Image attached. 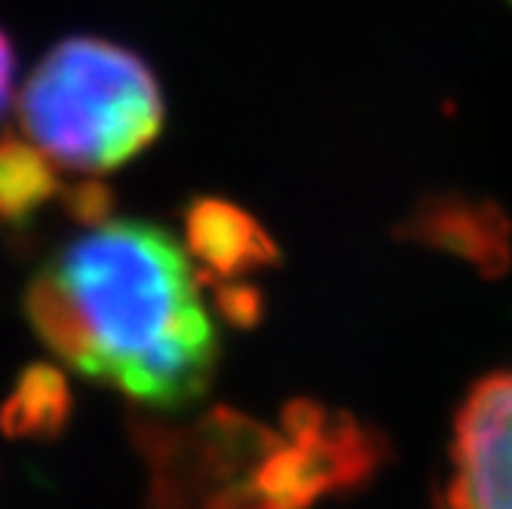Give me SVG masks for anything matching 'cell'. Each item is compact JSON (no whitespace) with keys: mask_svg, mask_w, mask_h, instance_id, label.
<instances>
[{"mask_svg":"<svg viewBox=\"0 0 512 509\" xmlns=\"http://www.w3.org/2000/svg\"><path fill=\"white\" fill-rule=\"evenodd\" d=\"M25 307L50 350L129 399L175 408L215 372L191 261L154 224H92L28 286Z\"/></svg>","mask_w":512,"mask_h":509,"instance_id":"6da1fadb","label":"cell"},{"mask_svg":"<svg viewBox=\"0 0 512 509\" xmlns=\"http://www.w3.org/2000/svg\"><path fill=\"white\" fill-rule=\"evenodd\" d=\"M19 114L40 151L77 172H108L142 154L163 129L151 68L102 37H68L28 77Z\"/></svg>","mask_w":512,"mask_h":509,"instance_id":"7a4b0ae2","label":"cell"},{"mask_svg":"<svg viewBox=\"0 0 512 509\" xmlns=\"http://www.w3.org/2000/svg\"><path fill=\"white\" fill-rule=\"evenodd\" d=\"M445 509H512V372L479 381L463 399Z\"/></svg>","mask_w":512,"mask_h":509,"instance_id":"3957f363","label":"cell"},{"mask_svg":"<svg viewBox=\"0 0 512 509\" xmlns=\"http://www.w3.org/2000/svg\"><path fill=\"white\" fill-rule=\"evenodd\" d=\"M184 224H188L191 252L212 273L227 276V280L276 261V246L264 234V227L227 200H194L184 215Z\"/></svg>","mask_w":512,"mask_h":509,"instance_id":"277c9868","label":"cell"},{"mask_svg":"<svg viewBox=\"0 0 512 509\" xmlns=\"http://www.w3.org/2000/svg\"><path fill=\"white\" fill-rule=\"evenodd\" d=\"M62 184L46 160L19 138H0V227H19L43 209Z\"/></svg>","mask_w":512,"mask_h":509,"instance_id":"5b68a950","label":"cell"},{"mask_svg":"<svg viewBox=\"0 0 512 509\" xmlns=\"http://www.w3.org/2000/svg\"><path fill=\"white\" fill-rule=\"evenodd\" d=\"M68 414V387L56 368H28L4 411V427L19 436H40L62 427Z\"/></svg>","mask_w":512,"mask_h":509,"instance_id":"8992f818","label":"cell"},{"mask_svg":"<svg viewBox=\"0 0 512 509\" xmlns=\"http://www.w3.org/2000/svg\"><path fill=\"white\" fill-rule=\"evenodd\" d=\"M491 209L488 206H476V203H463V200H439L433 206L424 209L421 215V230L433 240H460V249H473L482 252L491 243H500L503 227L491 224Z\"/></svg>","mask_w":512,"mask_h":509,"instance_id":"52a82bcc","label":"cell"},{"mask_svg":"<svg viewBox=\"0 0 512 509\" xmlns=\"http://www.w3.org/2000/svg\"><path fill=\"white\" fill-rule=\"evenodd\" d=\"M111 203H114V197H111V191L105 188L102 181H80V184H74V188L65 191V206H68V212H71L77 221L89 224V227H92V224H102V221L108 218Z\"/></svg>","mask_w":512,"mask_h":509,"instance_id":"ba28073f","label":"cell"},{"mask_svg":"<svg viewBox=\"0 0 512 509\" xmlns=\"http://www.w3.org/2000/svg\"><path fill=\"white\" fill-rule=\"evenodd\" d=\"M13 68H16V59H13V46H10L7 34L0 31V114H4V108H7V99H10Z\"/></svg>","mask_w":512,"mask_h":509,"instance_id":"9c48e42d","label":"cell"},{"mask_svg":"<svg viewBox=\"0 0 512 509\" xmlns=\"http://www.w3.org/2000/svg\"><path fill=\"white\" fill-rule=\"evenodd\" d=\"M509 4H512V0H509Z\"/></svg>","mask_w":512,"mask_h":509,"instance_id":"30bf717a","label":"cell"}]
</instances>
